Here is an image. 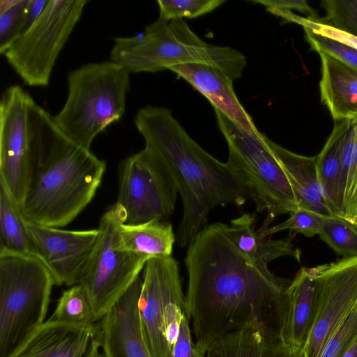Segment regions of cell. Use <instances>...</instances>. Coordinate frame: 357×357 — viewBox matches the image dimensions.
Segmentation results:
<instances>
[{
  "label": "cell",
  "mask_w": 357,
  "mask_h": 357,
  "mask_svg": "<svg viewBox=\"0 0 357 357\" xmlns=\"http://www.w3.org/2000/svg\"><path fill=\"white\" fill-rule=\"evenodd\" d=\"M227 225L208 224L188 246L185 311L204 356L227 333L254 328L280 336L283 298L291 280L264 271L234 245Z\"/></svg>",
  "instance_id": "1"
},
{
  "label": "cell",
  "mask_w": 357,
  "mask_h": 357,
  "mask_svg": "<svg viewBox=\"0 0 357 357\" xmlns=\"http://www.w3.org/2000/svg\"><path fill=\"white\" fill-rule=\"evenodd\" d=\"M134 122L144 139V149L167 169L181 198L183 212L176 234L181 248L188 246L208 225L213 208L242 206L250 199L231 166L202 148L171 110L146 106L137 112Z\"/></svg>",
  "instance_id": "2"
},
{
  "label": "cell",
  "mask_w": 357,
  "mask_h": 357,
  "mask_svg": "<svg viewBox=\"0 0 357 357\" xmlns=\"http://www.w3.org/2000/svg\"><path fill=\"white\" fill-rule=\"evenodd\" d=\"M31 114L36 165L21 208L29 222L63 227L91 202L106 163L66 137L35 101Z\"/></svg>",
  "instance_id": "3"
},
{
  "label": "cell",
  "mask_w": 357,
  "mask_h": 357,
  "mask_svg": "<svg viewBox=\"0 0 357 357\" xmlns=\"http://www.w3.org/2000/svg\"><path fill=\"white\" fill-rule=\"evenodd\" d=\"M110 60L130 74L156 73L175 65L204 63L221 69L232 81L242 76L247 64L240 51L206 43L184 20L167 22L159 17L139 34L115 38Z\"/></svg>",
  "instance_id": "4"
},
{
  "label": "cell",
  "mask_w": 357,
  "mask_h": 357,
  "mask_svg": "<svg viewBox=\"0 0 357 357\" xmlns=\"http://www.w3.org/2000/svg\"><path fill=\"white\" fill-rule=\"evenodd\" d=\"M67 83V99L53 120L70 141L90 150L96 136L123 116L130 73L111 60L89 63L70 71Z\"/></svg>",
  "instance_id": "5"
},
{
  "label": "cell",
  "mask_w": 357,
  "mask_h": 357,
  "mask_svg": "<svg viewBox=\"0 0 357 357\" xmlns=\"http://www.w3.org/2000/svg\"><path fill=\"white\" fill-rule=\"evenodd\" d=\"M55 284L37 256L0 251V357L45 323Z\"/></svg>",
  "instance_id": "6"
},
{
  "label": "cell",
  "mask_w": 357,
  "mask_h": 357,
  "mask_svg": "<svg viewBox=\"0 0 357 357\" xmlns=\"http://www.w3.org/2000/svg\"><path fill=\"white\" fill-rule=\"evenodd\" d=\"M220 130L229 149L227 163L247 190L258 213L266 212L260 228H267L278 215L299 208L287 176L263 133H250L214 108Z\"/></svg>",
  "instance_id": "7"
},
{
  "label": "cell",
  "mask_w": 357,
  "mask_h": 357,
  "mask_svg": "<svg viewBox=\"0 0 357 357\" xmlns=\"http://www.w3.org/2000/svg\"><path fill=\"white\" fill-rule=\"evenodd\" d=\"M125 220V211L116 202L102 214L96 246L79 280L91 299L98 322L139 276L150 259L118 247V227Z\"/></svg>",
  "instance_id": "8"
},
{
  "label": "cell",
  "mask_w": 357,
  "mask_h": 357,
  "mask_svg": "<svg viewBox=\"0 0 357 357\" xmlns=\"http://www.w3.org/2000/svg\"><path fill=\"white\" fill-rule=\"evenodd\" d=\"M87 3L86 0H49L33 24L3 54L25 84H49L56 60Z\"/></svg>",
  "instance_id": "9"
},
{
  "label": "cell",
  "mask_w": 357,
  "mask_h": 357,
  "mask_svg": "<svg viewBox=\"0 0 357 357\" xmlns=\"http://www.w3.org/2000/svg\"><path fill=\"white\" fill-rule=\"evenodd\" d=\"M141 331L151 357H172L185 311L179 267L172 256L152 257L143 268Z\"/></svg>",
  "instance_id": "10"
},
{
  "label": "cell",
  "mask_w": 357,
  "mask_h": 357,
  "mask_svg": "<svg viewBox=\"0 0 357 357\" xmlns=\"http://www.w3.org/2000/svg\"><path fill=\"white\" fill-rule=\"evenodd\" d=\"M33 102L18 85L7 88L0 101V185L20 206L36 165Z\"/></svg>",
  "instance_id": "11"
},
{
  "label": "cell",
  "mask_w": 357,
  "mask_h": 357,
  "mask_svg": "<svg viewBox=\"0 0 357 357\" xmlns=\"http://www.w3.org/2000/svg\"><path fill=\"white\" fill-rule=\"evenodd\" d=\"M178 193L167 169L144 149L120 164L116 203L125 211L126 224L166 221L173 213Z\"/></svg>",
  "instance_id": "12"
},
{
  "label": "cell",
  "mask_w": 357,
  "mask_h": 357,
  "mask_svg": "<svg viewBox=\"0 0 357 357\" xmlns=\"http://www.w3.org/2000/svg\"><path fill=\"white\" fill-rule=\"evenodd\" d=\"M317 313L303 357H319L324 347L357 304V257L314 267Z\"/></svg>",
  "instance_id": "13"
},
{
  "label": "cell",
  "mask_w": 357,
  "mask_h": 357,
  "mask_svg": "<svg viewBox=\"0 0 357 357\" xmlns=\"http://www.w3.org/2000/svg\"><path fill=\"white\" fill-rule=\"evenodd\" d=\"M37 257L52 275L56 285L77 284L96 246L98 229L64 230L29 222Z\"/></svg>",
  "instance_id": "14"
},
{
  "label": "cell",
  "mask_w": 357,
  "mask_h": 357,
  "mask_svg": "<svg viewBox=\"0 0 357 357\" xmlns=\"http://www.w3.org/2000/svg\"><path fill=\"white\" fill-rule=\"evenodd\" d=\"M142 278H136L99 321L104 357H151L144 341L139 313Z\"/></svg>",
  "instance_id": "15"
},
{
  "label": "cell",
  "mask_w": 357,
  "mask_h": 357,
  "mask_svg": "<svg viewBox=\"0 0 357 357\" xmlns=\"http://www.w3.org/2000/svg\"><path fill=\"white\" fill-rule=\"evenodd\" d=\"M99 342V322L82 326L47 319L7 357H86Z\"/></svg>",
  "instance_id": "16"
},
{
  "label": "cell",
  "mask_w": 357,
  "mask_h": 357,
  "mask_svg": "<svg viewBox=\"0 0 357 357\" xmlns=\"http://www.w3.org/2000/svg\"><path fill=\"white\" fill-rule=\"evenodd\" d=\"M169 70L188 82L218 109L245 130L259 134L252 119L239 102L233 81L218 67L204 63L171 66Z\"/></svg>",
  "instance_id": "17"
},
{
  "label": "cell",
  "mask_w": 357,
  "mask_h": 357,
  "mask_svg": "<svg viewBox=\"0 0 357 357\" xmlns=\"http://www.w3.org/2000/svg\"><path fill=\"white\" fill-rule=\"evenodd\" d=\"M317 307L314 267H302L284 294L280 335L287 344L303 349L313 326Z\"/></svg>",
  "instance_id": "18"
},
{
  "label": "cell",
  "mask_w": 357,
  "mask_h": 357,
  "mask_svg": "<svg viewBox=\"0 0 357 357\" xmlns=\"http://www.w3.org/2000/svg\"><path fill=\"white\" fill-rule=\"evenodd\" d=\"M317 52L321 102L335 121L357 119V70L325 52Z\"/></svg>",
  "instance_id": "19"
},
{
  "label": "cell",
  "mask_w": 357,
  "mask_h": 357,
  "mask_svg": "<svg viewBox=\"0 0 357 357\" xmlns=\"http://www.w3.org/2000/svg\"><path fill=\"white\" fill-rule=\"evenodd\" d=\"M205 357H303V349L287 344L280 336L244 328L215 340Z\"/></svg>",
  "instance_id": "20"
},
{
  "label": "cell",
  "mask_w": 357,
  "mask_h": 357,
  "mask_svg": "<svg viewBox=\"0 0 357 357\" xmlns=\"http://www.w3.org/2000/svg\"><path fill=\"white\" fill-rule=\"evenodd\" d=\"M266 142L285 172L299 208L324 216H333L328 208L319 185L316 156L298 155L273 142Z\"/></svg>",
  "instance_id": "21"
},
{
  "label": "cell",
  "mask_w": 357,
  "mask_h": 357,
  "mask_svg": "<svg viewBox=\"0 0 357 357\" xmlns=\"http://www.w3.org/2000/svg\"><path fill=\"white\" fill-rule=\"evenodd\" d=\"M255 215L243 213L227 225V233L234 245L259 268L270 271L268 264L281 257H291L301 261V251L285 239L261 238L255 230Z\"/></svg>",
  "instance_id": "22"
},
{
  "label": "cell",
  "mask_w": 357,
  "mask_h": 357,
  "mask_svg": "<svg viewBox=\"0 0 357 357\" xmlns=\"http://www.w3.org/2000/svg\"><path fill=\"white\" fill-rule=\"evenodd\" d=\"M347 121H336L321 152L317 172L325 202L333 216L342 218V167Z\"/></svg>",
  "instance_id": "23"
},
{
  "label": "cell",
  "mask_w": 357,
  "mask_h": 357,
  "mask_svg": "<svg viewBox=\"0 0 357 357\" xmlns=\"http://www.w3.org/2000/svg\"><path fill=\"white\" fill-rule=\"evenodd\" d=\"M175 241L172 224L160 220L137 225L121 223L117 230L116 243L120 249L149 258L171 257Z\"/></svg>",
  "instance_id": "24"
},
{
  "label": "cell",
  "mask_w": 357,
  "mask_h": 357,
  "mask_svg": "<svg viewBox=\"0 0 357 357\" xmlns=\"http://www.w3.org/2000/svg\"><path fill=\"white\" fill-rule=\"evenodd\" d=\"M0 251L37 256L29 222L21 206L1 185Z\"/></svg>",
  "instance_id": "25"
},
{
  "label": "cell",
  "mask_w": 357,
  "mask_h": 357,
  "mask_svg": "<svg viewBox=\"0 0 357 357\" xmlns=\"http://www.w3.org/2000/svg\"><path fill=\"white\" fill-rule=\"evenodd\" d=\"M342 167V218L357 223V119H347Z\"/></svg>",
  "instance_id": "26"
},
{
  "label": "cell",
  "mask_w": 357,
  "mask_h": 357,
  "mask_svg": "<svg viewBox=\"0 0 357 357\" xmlns=\"http://www.w3.org/2000/svg\"><path fill=\"white\" fill-rule=\"evenodd\" d=\"M48 1L15 0L0 13V52L3 54L39 17Z\"/></svg>",
  "instance_id": "27"
},
{
  "label": "cell",
  "mask_w": 357,
  "mask_h": 357,
  "mask_svg": "<svg viewBox=\"0 0 357 357\" xmlns=\"http://www.w3.org/2000/svg\"><path fill=\"white\" fill-rule=\"evenodd\" d=\"M48 320L82 326L98 323L91 299L79 284L62 292Z\"/></svg>",
  "instance_id": "28"
},
{
  "label": "cell",
  "mask_w": 357,
  "mask_h": 357,
  "mask_svg": "<svg viewBox=\"0 0 357 357\" xmlns=\"http://www.w3.org/2000/svg\"><path fill=\"white\" fill-rule=\"evenodd\" d=\"M337 255L357 257V227L337 216L326 217L318 234Z\"/></svg>",
  "instance_id": "29"
},
{
  "label": "cell",
  "mask_w": 357,
  "mask_h": 357,
  "mask_svg": "<svg viewBox=\"0 0 357 357\" xmlns=\"http://www.w3.org/2000/svg\"><path fill=\"white\" fill-rule=\"evenodd\" d=\"M326 217L314 211L298 208L284 222L273 227L259 228L257 230V234L261 238H271L273 234L287 229L291 238L297 234H303L305 237H314L319 234Z\"/></svg>",
  "instance_id": "30"
},
{
  "label": "cell",
  "mask_w": 357,
  "mask_h": 357,
  "mask_svg": "<svg viewBox=\"0 0 357 357\" xmlns=\"http://www.w3.org/2000/svg\"><path fill=\"white\" fill-rule=\"evenodd\" d=\"M225 0H158L159 18L165 21L195 18L212 12Z\"/></svg>",
  "instance_id": "31"
},
{
  "label": "cell",
  "mask_w": 357,
  "mask_h": 357,
  "mask_svg": "<svg viewBox=\"0 0 357 357\" xmlns=\"http://www.w3.org/2000/svg\"><path fill=\"white\" fill-rule=\"evenodd\" d=\"M357 342V304L326 343L319 357H342Z\"/></svg>",
  "instance_id": "32"
},
{
  "label": "cell",
  "mask_w": 357,
  "mask_h": 357,
  "mask_svg": "<svg viewBox=\"0 0 357 357\" xmlns=\"http://www.w3.org/2000/svg\"><path fill=\"white\" fill-rule=\"evenodd\" d=\"M325 23L357 36V0H324Z\"/></svg>",
  "instance_id": "33"
},
{
  "label": "cell",
  "mask_w": 357,
  "mask_h": 357,
  "mask_svg": "<svg viewBox=\"0 0 357 357\" xmlns=\"http://www.w3.org/2000/svg\"><path fill=\"white\" fill-rule=\"evenodd\" d=\"M307 42L316 51L325 52L357 70V50L304 29Z\"/></svg>",
  "instance_id": "34"
},
{
  "label": "cell",
  "mask_w": 357,
  "mask_h": 357,
  "mask_svg": "<svg viewBox=\"0 0 357 357\" xmlns=\"http://www.w3.org/2000/svg\"><path fill=\"white\" fill-rule=\"evenodd\" d=\"M172 357H205L196 347L192 340L189 319L185 314L181 318L176 341L172 349Z\"/></svg>",
  "instance_id": "35"
},
{
  "label": "cell",
  "mask_w": 357,
  "mask_h": 357,
  "mask_svg": "<svg viewBox=\"0 0 357 357\" xmlns=\"http://www.w3.org/2000/svg\"><path fill=\"white\" fill-rule=\"evenodd\" d=\"M251 2L261 4L266 8V10L269 13L275 10L291 11L295 10L307 15V17L317 18V12L304 0H257Z\"/></svg>",
  "instance_id": "36"
},
{
  "label": "cell",
  "mask_w": 357,
  "mask_h": 357,
  "mask_svg": "<svg viewBox=\"0 0 357 357\" xmlns=\"http://www.w3.org/2000/svg\"><path fill=\"white\" fill-rule=\"evenodd\" d=\"M86 357H104L101 351V342L96 344Z\"/></svg>",
  "instance_id": "37"
},
{
  "label": "cell",
  "mask_w": 357,
  "mask_h": 357,
  "mask_svg": "<svg viewBox=\"0 0 357 357\" xmlns=\"http://www.w3.org/2000/svg\"><path fill=\"white\" fill-rule=\"evenodd\" d=\"M15 1V0H1L0 1V13L8 9Z\"/></svg>",
  "instance_id": "38"
},
{
  "label": "cell",
  "mask_w": 357,
  "mask_h": 357,
  "mask_svg": "<svg viewBox=\"0 0 357 357\" xmlns=\"http://www.w3.org/2000/svg\"><path fill=\"white\" fill-rule=\"evenodd\" d=\"M342 357H357V342L348 350Z\"/></svg>",
  "instance_id": "39"
},
{
  "label": "cell",
  "mask_w": 357,
  "mask_h": 357,
  "mask_svg": "<svg viewBox=\"0 0 357 357\" xmlns=\"http://www.w3.org/2000/svg\"><path fill=\"white\" fill-rule=\"evenodd\" d=\"M356 227H357V223L356 225H354Z\"/></svg>",
  "instance_id": "40"
}]
</instances>
